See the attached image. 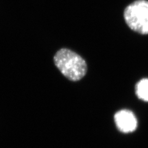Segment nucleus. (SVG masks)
Segmentation results:
<instances>
[{
    "instance_id": "1",
    "label": "nucleus",
    "mask_w": 148,
    "mask_h": 148,
    "mask_svg": "<svg viewBox=\"0 0 148 148\" xmlns=\"http://www.w3.org/2000/svg\"><path fill=\"white\" fill-rule=\"evenodd\" d=\"M54 61L63 75L71 81L80 80L87 71L85 60L70 49L63 48L59 50L54 56Z\"/></svg>"
},
{
    "instance_id": "2",
    "label": "nucleus",
    "mask_w": 148,
    "mask_h": 148,
    "mask_svg": "<svg viewBox=\"0 0 148 148\" xmlns=\"http://www.w3.org/2000/svg\"><path fill=\"white\" fill-rule=\"evenodd\" d=\"M124 18L130 29L137 33L148 34V1L136 0L125 8Z\"/></svg>"
},
{
    "instance_id": "4",
    "label": "nucleus",
    "mask_w": 148,
    "mask_h": 148,
    "mask_svg": "<svg viewBox=\"0 0 148 148\" xmlns=\"http://www.w3.org/2000/svg\"><path fill=\"white\" fill-rule=\"evenodd\" d=\"M138 98L145 102H148V78H143L139 82L135 88Z\"/></svg>"
},
{
    "instance_id": "3",
    "label": "nucleus",
    "mask_w": 148,
    "mask_h": 148,
    "mask_svg": "<svg viewBox=\"0 0 148 148\" xmlns=\"http://www.w3.org/2000/svg\"><path fill=\"white\" fill-rule=\"evenodd\" d=\"M114 120L119 130L122 133L133 132L137 128V120L134 114L128 110H121L114 115Z\"/></svg>"
}]
</instances>
